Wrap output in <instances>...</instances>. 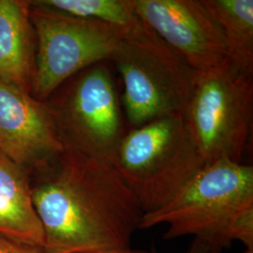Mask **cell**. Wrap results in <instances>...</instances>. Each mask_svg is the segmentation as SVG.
I'll use <instances>...</instances> for the list:
<instances>
[{"label": "cell", "mask_w": 253, "mask_h": 253, "mask_svg": "<svg viewBox=\"0 0 253 253\" xmlns=\"http://www.w3.org/2000/svg\"><path fill=\"white\" fill-rule=\"evenodd\" d=\"M29 180L44 253L130 248L144 211L112 164L64 150Z\"/></svg>", "instance_id": "cell-1"}, {"label": "cell", "mask_w": 253, "mask_h": 253, "mask_svg": "<svg viewBox=\"0 0 253 253\" xmlns=\"http://www.w3.org/2000/svg\"><path fill=\"white\" fill-rule=\"evenodd\" d=\"M166 224L165 239L193 235L216 253L234 241L253 249V167L220 159L204 166L162 208L145 213L140 230Z\"/></svg>", "instance_id": "cell-2"}, {"label": "cell", "mask_w": 253, "mask_h": 253, "mask_svg": "<svg viewBox=\"0 0 253 253\" xmlns=\"http://www.w3.org/2000/svg\"><path fill=\"white\" fill-rule=\"evenodd\" d=\"M112 165L145 214L173 198L206 163L190 137L183 115H174L125 133Z\"/></svg>", "instance_id": "cell-3"}, {"label": "cell", "mask_w": 253, "mask_h": 253, "mask_svg": "<svg viewBox=\"0 0 253 253\" xmlns=\"http://www.w3.org/2000/svg\"><path fill=\"white\" fill-rule=\"evenodd\" d=\"M112 61L123 81L122 103L133 128L184 115L198 73L141 20L121 33Z\"/></svg>", "instance_id": "cell-4"}, {"label": "cell", "mask_w": 253, "mask_h": 253, "mask_svg": "<svg viewBox=\"0 0 253 253\" xmlns=\"http://www.w3.org/2000/svg\"><path fill=\"white\" fill-rule=\"evenodd\" d=\"M183 117L206 164L220 159L241 163L252 133L253 76L227 58L198 73Z\"/></svg>", "instance_id": "cell-5"}, {"label": "cell", "mask_w": 253, "mask_h": 253, "mask_svg": "<svg viewBox=\"0 0 253 253\" xmlns=\"http://www.w3.org/2000/svg\"><path fill=\"white\" fill-rule=\"evenodd\" d=\"M36 41L32 94L44 101L69 79L112 61L121 32L97 20L75 17L30 1Z\"/></svg>", "instance_id": "cell-6"}, {"label": "cell", "mask_w": 253, "mask_h": 253, "mask_svg": "<svg viewBox=\"0 0 253 253\" xmlns=\"http://www.w3.org/2000/svg\"><path fill=\"white\" fill-rule=\"evenodd\" d=\"M71 79L49 104L64 150L112 164L126 133L113 74L103 62Z\"/></svg>", "instance_id": "cell-7"}, {"label": "cell", "mask_w": 253, "mask_h": 253, "mask_svg": "<svg viewBox=\"0 0 253 253\" xmlns=\"http://www.w3.org/2000/svg\"><path fill=\"white\" fill-rule=\"evenodd\" d=\"M137 17L197 73L227 58L224 38L201 0H128Z\"/></svg>", "instance_id": "cell-8"}, {"label": "cell", "mask_w": 253, "mask_h": 253, "mask_svg": "<svg viewBox=\"0 0 253 253\" xmlns=\"http://www.w3.org/2000/svg\"><path fill=\"white\" fill-rule=\"evenodd\" d=\"M63 151L49 104L0 80V153L30 172Z\"/></svg>", "instance_id": "cell-9"}, {"label": "cell", "mask_w": 253, "mask_h": 253, "mask_svg": "<svg viewBox=\"0 0 253 253\" xmlns=\"http://www.w3.org/2000/svg\"><path fill=\"white\" fill-rule=\"evenodd\" d=\"M30 1L0 0V80L32 94L36 41Z\"/></svg>", "instance_id": "cell-10"}, {"label": "cell", "mask_w": 253, "mask_h": 253, "mask_svg": "<svg viewBox=\"0 0 253 253\" xmlns=\"http://www.w3.org/2000/svg\"><path fill=\"white\" fill-rule=\"evenodd\" d=\"M0 235L43 249L44 233L34 208L29 172L0 153Z\"/></svg>", "instance_id": "cell-11"}, {"label": "cell", "mask_w": 253, "mask_h": 253, "mask_svg": "<svg viewBox=\"0 0 253 253\" xmlns=\"http://www.w3.org/2000/svg\"><path fill=\"white\" fill-rule=\"evenodd\" d=\"M220 27L227 59L240 72L253 76V0H201Z\"/></svg>", "instance_id": "cell-12"}, {"label": "cell", "mask_w": 253, "mask_h": 253, "mask_svg": "<svg viewBox=\"0 0 253 253\" xmlns=\"http://www.w3.org/2000/svg\"><path fill=\"white\" fill-rule=\"evenodd\" d=\"M38 2L72 16L105 23L121 33L140 22L128 0H38Z\"/></svg>", "instance_id": "cell-13"}, {"label": "cell", "mask_w": 253, "mask_h": 253, "mask_svg": "<svg viewBox=\"0 0 253 253\" xmlns=\"http://www.w3.org/2000/svg\"><path fill=\"white\" fill-rule=\"evenodd\" d=\"M0 253H45L43 249L0 235Z\"/></svg>", "instance_id": "cell-14"}, {"label": "cell", "mask_w": 253, "mask_h": 253, "mask_svg": "<svg viewBox=\"0 0 253 253\" xmlns=\"http://www.w3.org/2000/svg\"><path fill=\"white\" fill-rule=\"evenodd\" d=\"M149 253H159L154 246L150 247ZM187 253H217L213 251L207 243L200 240L198 238H194L189 251Z\"/></svg>", "instance_id": "cell-15"}, {"label": "cell", "mask_w": 253, "mask_h": 253, "mask_svg": "<svg viewBox=\"0 0 253 253\" xmlns=\"http://www.w3.org/2000/svg\"><path fill=\"white\" fill-rule=\"evenodd\" d=\"M85 253H149V252H145V251H143V250H132L131 248H126V249L104 250V251H97V252Z\"/></svg>", "instance_id": "cell-16"}, {"label": "cell", "mask_w": 253, "mask_h": 253, "mask_svg": "<svg viewBox=\"0 0 253 253\" xmlns=\"http://www.w3.org/2000/svg\"><path fill=\"white\" fill-rule=\"evenodd\" d=\"M245 253H253V249L250 250V249H247V251L245 252Z\"/></svg>", "instance_id": "cell-17"}]
</instances>
